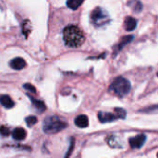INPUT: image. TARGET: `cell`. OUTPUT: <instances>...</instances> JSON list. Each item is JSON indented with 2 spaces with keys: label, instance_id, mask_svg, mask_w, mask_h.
<instances>
[{
  "label": "cell",
  "instance_id": "cell-1",
  "mask_svg": "<svg viewBox=\"0 0 158 158\" xmlns=\"http://www.w3.org/2000/svg\"><path fill=\"white\" fill-rule=\"evenodd\" d=\"M63 40L69 47H80L85 41L82 31L75 25H69L63 31Z\"/></svg>",
  "mask_w": 158,
  "mask_h": 158
},
{
  "label": "cell",
  "instance_id": "cell-2",
  "mask_svg": "<svg viewBox=\"0 0 158 158\" xmlns=\"http://www.w3.org/2000/svg\"><path fill=\"white\" fill-rule=\"evenodd\" d=\"M68 127V124L58 117L52 116L47 117L44 120L43 130L47 134H56L59 131H62Z\"/></svg>",
  "mask_w": 158,
  "mask_h": 158
},
{
  "label": "cell",
  "instance_id": "cell-3",
  "mask_svg": "<svg viewBox=\"0 0 158 158\" xmlns=\"http://www.w3.org/2000/svg\"><path fill=\"white\" fill-rule=\"evenodd\" d=\"M131 89V82L127 79L121 76L116 78L111 83V85L109 86V92L118 97H123L127 95L130 93Z\"/></svg>",
  "mask_w": 158,
  "mask_h": 158
},
{
  "label": "cell",
  "instance_id": "cell-4",
  "mask_svg": "<svg viewBox=\"0 0 158 158\" xmlns=\"http://www.w3.org/2000/svg\"><path fill=\"white\" fill-rule=\"evenodd\" d=\"M90 19H91L92 24L96 28L104 27L110 22V17L108 13L100 6L95 7L91 12Z\"/></svg>",
  "mask_w": 158,
  "mask_h": 158
},
{
  "label": "cell",
  "instance_id": "cell-5",
  "mask_svg": "<svg viewBox=\"0 0 158 158\" xmlns=\"http://www.w3.org/2000/svg\"><path fill=\"white\" fill-rule=\"evenodd\" d=\"M126 118V111L123 108H115V113L99 112L98 119L101 123L113 122L117 119H124Z\"/></svg>",
  "mask_w": 158,
  "mask_h": 158
},
{
  "label": "cell",
  "instance_id": "cell-6",
  "mask_svg": "<svg viewBox=\"0 0 158 158\" xmlns=\"http://www.w3.org/2000/svg\"><path fill=\"white\" fill-rule=\"evenodd\" d=\"M145 141H146V135L145 134H139V135H136L134 137L130 138L129 143L132 149H140L143 146Z\"/></svg>",
  "mask_w": 158,
  "mask_h": 158
},
{
  "label": "cell",
  "instance_id": "cell-7",
  "mask_svg": "<svg viewBox=\"0 0 158 158\" xmlns=\"http://www.w3.org/2000/svg\"><path fill=\"white\" fill-rule=\"evenodd\" d=\"M133 40V36L132 35H127V36H124L120 41L119 43L116 45V47L114 48V56H117L128 44H130L131 41Z\"/></svg>",
  "mask_w": 158,
  "mask_h": 158
},
{
  "label": "cell",
  "instance_id": "cell-8",
  "mask_svg": "<svg viewBox=\"0 0 158 158\" xmlns=\"http://www.w3.org/2000/svg\"><path fill=\"white\" fill-rule=\"evenodd\" d=\"M9 66L15 70H21L26 67V62L21 57H16L9 62Z\"/></svg>",
  "mask_w": 158,
  "mask_h": 158
},
{
  "label": "cell",
  "instance_id": "cell-9",
  "mask_svg": "<svg viewBox=\"0 0 158 158\" xmlns=\"http://www.w3.org/2000/svg\"><path fill=\"white\" fill-rule=\"evenodd\" d=\"M26 131L22 128H16L12 131V137L15 141H23L26 138Z\"/></svg>",
  "mask_w": 158,
  "mask_h": 158
},
{
  "label": "cell",
  "instance_id": "cell-10",
  "mask_svg": "<svg viewBox=\"0 0 158 158\" xmlns=\"http://www.w3.org/2000/svg\"><path fill=\"white\" fill-rule=\"evenodd\" d=\"M137 26V20L136 19H134L133 17H127L125 19V21H124V27H125V30L128 31H133Z\"/></svg>",
  "mask_w": 158,
  "mask_h": 158
},
{
  "label": "cell",
  "instance_id": "cell-11",
  "mask_svg": "<svg viewBox=\"0 0 158 158\" xmlns=\"http://www.w3.org/2000/svg\"><path fill=\"white\" fill-rule=\"evenodd\" d=\"M0 104L5 107V108H12L15 106L14 101L11 99L10 96L6 94H2L0 95Z\"/></svg>",
  "mask_w": 158,
  "mask_h": 158
},
{
  "label": "cell",
  "instance_id": "cell-12",
  "mask_svg": "<svg viewBox=\"0 0 158 158\" xmlns=\"http://www.w3.org/2000/svg\"><path fill=\"white\" fill-rule=\"evenodd\" d=\"M74 123L77 127L79 128H86L88 127L89 125V119H88V117L85 116V115H81V116H78L75 120H74Z\"/></svg>",
  "mask_w": 158,
  "mask_h": 158
},
{
  "label": "cell",
  "instance_id": "cell-13",
  "mask_svg": "<svg viewBox=\"0 0 158 158\" xmlns=\"http://www.w3.org/2000/svg\"><path fill=\"white\" fill-rule=\"evenodd\" d=\"M128 6L136 13H139L143 10V4L140 0H130Z\"/></svg>",
  "mask_w": 158,
  "mask_h": 158
},
{
  "label": "cell",
  "instance_id": "cell-14",
  "mask_svg": "<svg viewBox=\"0 0 158 158\" xmlns=\"http://www.w3.org/2000/svg\"><path fill=\"white\" fill-rule=\"evenodd\" d=\"M106 142L108 145L112 148H121V143L118 141V138L115 135H111L108 138H106Z\"/></svg>",
  "mask_w": 158,
  "mask_h": 158
},
{
  "label": "cell",
  "instance_id": "cell-15",
  "mask_svg": "<svg viewBox=\"0 0 158 158\" xmlns=\"http://www.w3.org/2000/svg\"><path fill=\"white\" fill-rule=\"evenodd\" d=\"M31 103L33 104V106H35V108L39 111V112H44L45 110V105L44 104V102L40 101V100H37V99H34L33 97L31 96H29Z\"/></svg>",
  "mask_w": 158,
  "mask_h": 158
},
{
  "label": "cell",
  "instance_id": "cell-16",
  "mask_svg": "<svg viewBox=\"0 0 158 158\" xmlns=\"http://www.w3.org/2000/svg\"><path fill=\"white\" fill-rule=\"evenodd\" d=\"M83 1L84 0H68L67 1V6L70 9L76 10L81 6V5L83 3Z\"/></svg>",
  "mask_w": 158,
  "mask_h": 158
},
{
  "label": "cell",
  "instance_id": "cell-17",
  "mask_svg": "<svg viewBox=\"0 0 158 158\" xmlns=\"http://www.w3.org/2000/svg\"><path fill=\"white\" fill-rule=\"evenodd\" d=\"M30 31H31V23L28 19H26L22 23V32L25 35V37H27Z\"/></svg>",
  "mask_w": 158,
  "mask_h": 158
},
{
  "label": "cell",
  "instance_id": "cell-18",
  "mask_svg": "<svg viewBox=\"0 0 158 158\" xmlns=\"http://www.w3.org/2000/svg\"><path fill=\"white\" fill-rule=\"evenodd\" d=\"M37 118L36 117H34V116H30V117H27L26 118H25V122H26V124H27V126L28 127H32V126H34L36 123H37Z\"/></svg>",
  "mask_w": 158,
  "mask_h": 158
},
{
  "label": "cell",
  "instance_id": "cell-19",
  "mask_svg": "<svg viewBox=\"0 0 158 158\" xmlns=\"http://www.w3.org/2000/svg\"><path fill=\"white\" fill-rule=\"evenodd\" d=\"M23 88H24L25 90H27L28 92H31V93H32V94H35V93H36L35 87H34L32 84H31V83H25V84L23 85Z\"/></svg>",
  "mask_w": 158,
  "mask_h": 158
},
{
  "label": "cell",
  "instance_id": "cell-20",
  "mask_svg": "<svg viewBox=\"0 0 158 158\" xmlns=\"http://www.w3.org/2000/svg\"><path fill=\"white\" fill-rule=\"evenodd\" d=\"M9 133H10V131H9V129H8V128H6V127H5V126H1V127H0V134H1L2 136L6 137V136L9 135Z\"/></svg>",
  "mask_w": 158,
  "mask_h": 158
},
{
  "label": "cell",
  "instance_id": "cell-21",
  "mask_svg": "<svg viewBox=\"0 0 158 158\" xmlns=\"http://www.w3.org/2000/svg\"><path fill=\"white\" fill-rule=\"evenodd\" d=\"M73 147H74V139H71V140H70V143H69V149H68V153L66 154V156H65V158L69 157V156H70V155H71V153H72Z\"/></svg>",
  "mask_w": 158,
  "mask_h": 158
},
{
  "label": "cell",
  "instance_id": "cell-22",
  "mask_svg": "<svg viewBox=\"0 0 158 158\" xmlns=\"http://www.w3.org/2000/svg\"><path fill=\"white\" fill-rule=\"evenodd\" d=\"M157 157H158V154H157Z\"/></svg>",
  "mask_w": 158,
  "mask_h": 158
},
{
  "label": "cell",
  "instance_id": "cell-23",
  "mask_svg": "<svg viewBox=\"0 0 158 158\" xmlns=\"http://www.w3.org/2000/svg\"><path fill=\"white\" fill-rule=\"evenodd\" d=\"M157 76H158V73H157Z\"/></svg>",
  "mask_w": 158,
  "mask_h": 158
}]
</instances>
